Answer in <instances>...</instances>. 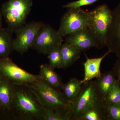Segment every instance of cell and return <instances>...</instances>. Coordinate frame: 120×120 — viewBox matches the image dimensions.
I'll use <instances>...</instances> for the list:
<instances>
[{"mask_svg": "<svg viewBox=\"0 0 120 120\" xmlns=\"http://www.w3.org/2000/svg\"><path fill=\"white\" fill-rule=\"evenodd\" d=\"M11 109L20 120H42L46 108L30 85L15 84Z\"/></svg>", "mask_w": 120, "mask_h": 120, "instance_id": "6da1fadb", "label": "cell"}, {"mask_svg": "<svg viewBox=\"0 0 120 120\" xmlns=\"http://www.w3.org/2000/svg\"><path fill=\"white\" fill-rule=\"evenodd\" d=\"M106 105L105 100L99 95L95 86V81L82 84L79 94L70 103L71 120L76 118L86 110L95 108H102Z\"/></svg>", "mask_w": 120, "mask_h": 120, "instance_id": "7a4b0ae2", "label": "cell"}, {"mask_svg": "<svg viewBox=\"0 0 120 120\" xmlns=\"http://www.w3.org/2000/svg\"><path fill=\"white\" fill-rule=\"evenodd\" d=\"M87 28L96 39L100 49L106 46L107 34L112 20V11L107 5L87 12Z\"/></svg>", "mask_w": 120, "mask_h": 120, "instance_id": "3957f363", "label": "cell"}, {"mask_svg": "<svg viewBox=\"0 0 120 120\" xmlns=\"http://www.w3.org/2000/svg\"><path fill=\"white\" fill-rule=\"evenodd\" d=\"M33 0H8L2 4L1 11L8 28L12 32L26 24Z\"/></svg>", "mask_w": 120, "mask_h": 120, "instance_id": "277c9868", "label": "cell"}, {"mask_svg": "<svg viewBox=\"0 0 120 120\" xmlns=\"http://www.w3.org/2000/svg\"><path fill=\"white\" fill-rule=\"evenodd\" d=\"M30 86L46 109L70 110L71 103L65 99L62 92L49 86L40 77L34 84Z\"/></svg>", "mask_w": 120, "mask_h": 120, "instance_id": "5b68a950", "label": "cell"}, {"mask_svg": "<svg viewBox=\"0 0 120 120\" xmlns=\"http://www.w3.org/2000/svg\"><path fill=\"white\" fill-rule=\"evenodd\" d=\"M0 75L14 84H34L40 78L19 68L8 57L0 58Z\"/></svg>", "mask_w": 120, "mask_h": 120, "instance_id": "8992f818", "label": "cell"}, {"mask_svg": "<svg viewBox=\"0 0 120 120\" xmlns=\"http://www.w3.org/2000/svg\"><path fill=\"white\" fill-rule=\"evenodd\" d=\"M62 38L58 30L44 24L39 30L31 48L39 53L47 55L53 50L61 47L63 41Z\"/></svg>", "mask_w": 120, "mask_h": 120, "instance_id": "52a82bcc", "label": "cell"}, {"mask_svg": "<svg viewBox=\"0 0 120 120\" xmlns=\"http://www.w3.org/2000/svg\"><path fill=\"white\" fill-rule=\"evenodd\" d=\"M87 27V12L80 8H70L61 17L58 30L64 37Z\"/></svg>", "mask_w": 120, "mask_h": 120, "instance_id": "ba28073f", "label": "cell"}, {"mask_svg": "<svg viewBox=\"0 0 120 120\" xmlns=\"http://www.w3.org/2000/svg\"><path fill=\"white\" fill-rule=\"evenodd\" d=\"M44 24L41 22H32L24 24L14 32L13 50L23 54L32 48L39 30Z\"/></svg>", "mask_w": 120, "mask_h": 120, "instance_id": "9c48e42d", "label": "cell"}, {"mask_svg": "<svg viewBox=\"0 0 120 120\" xmlns=\"http://www.w3.org/2000/svg\"><path fill=\"white\" fill-rule=\"evenodd\" d=\"M106 46L120 60V2L112 11V20L108 34Z\"/></svg>", "mask_w": 120, "mask_h": 120, "instance_id": "30bf717a", "label": "cell"}, {"mask_svg": "<svg viewBox=\"0 0 120 120\" xmlns=\"http://www.w3.org/2000/svg\"><path fill=\"white\" fill-rule=\"evenodd\" d=\"M66 42L73 45L81 52L93 47L100 49L96 39L87 27L69 35L66 38Z\"/></svg>", "mask_w": 120, "mask_h": 120, "instance_id": "8fae6325", "label": "cell"}, {"mask_svg": "<svg viewBox=\"0 0 120 120\" xmlns=\"http://www.w3.org/2000/svg\"><path fill=\"white\" fill-rule=\"evenodd\" d=\"M110 52L109 50H108L103 56L99 58H89L86 56V60L83 64L84 75L83 79L81 80L82 84L101 76L102 74L100 71V66L102 61Z\"/></svg>", "mask_w": 120, "mask_h": 120, "instance_id": "7c38bea8", "label": "cell"}, {"mask_svg": "<svg viewBox=\"0 0 120 120\" xmlns=\"http://www.w3.org/2000/svg\"><path fill=\"white\" fill-rule=\"evenodd\" d=\"M62 59V68L71 67L79 59L81 51L70 43L65 41L61 47Z\"/></svg>", "mask_w": 120, "mask_h": 120, "instance_id": "4fadbf2b", "label": "cell"}, {"mask_svg": "<svg viewBox=\"0 0 120 120\" xmlns=\"http://www.w3.org/2000/svg\"><path fill=\"white\" fill-rule=\"evenodd\" d=\"M15 90V84L2 78L0 81V103L4 109H11Z\"/></svg>", "mask_w": 120, "mask_h": 120, "instance_id": "5bb4252c", "label": "cell"}, {"mask_svg": "<svg viewBox=\"0 0 120 120\" xmlns=\"http://www.w3.org/2000/svg\"><path fill=\"white\" fill-rule=\"evenodd\" d=\"M116 77L113 71H110L102 74L101 76L95 80L98 93L104 100L106 95L116 82Z\"/></svg>", "mask_w": 120, "mask_h": 120, "instance_id": "9a60e30c", "label": "cell"}, {"mask_svg": "<svg viewBox=\"0 0 120 120\" xmlns=\"http://www.w3.org/2000/svg\"><path fill=\"white\" fill-rule=\"evenodd\" d=\"M39 75L41 79L50 86L55 89L62 88L63 84L60 76L49 64L41 65Z\"/></svg>", "mask_w": 120, "mask_h": 120, "instance_id": "2e32d148", "label": "cell"}, {"mask_svg": "<svg viewBox=\"0 0 120 120\" xmlns=\"http://www.w3.org/2000/svg\"><path fill=\"white\" fill-rule=\"evenodd\" d=\"M12 32L8 28L0 27V58L8 57L13 50Z\"/></svg>", "mask_w": 120, "mask_h": 120, "instance_id": "e0dca14e", "label": "cell"}, {"mask_svg": "<svg viewBox=\"0 0 120 120\" xmlns=\"http://www.w3.org/2000/svg\"><path fill=\"white\" fill-rule=\"evenodd\" d=\"M82 84L81 80L71 78L62 87V94L65 99L70 103L75 101L79 94Z\"/></svg>", "mask_w": 120, "mask_h": 120, "instance_id": "ac0fdd59", "label": "cell"}, {"mask_svg": "<svg viewBox=\"0 0 120 120\" xmlns=\"http://www.w3.org/2000/svg\"><path fill=\"white\" fill-rule=\"evenodd\" d=\"M106 106L92 108L83 112L76 120H106Z\"/></svg>", "mask_w": 120, "mask_h": 120, "instance_id": "d6986e66", "label": "cell"}, {"mask_svg": "<svg viewBox=\"0 0 120 120\" xmlns=\"http://www.w3.org/2000/svg\"><path fill=\"white\" fill-rule=\"evenodd\" d=\"M42 120H71L70 110H55L46 108Z\"/></svg>", "mask_w": 120, "mask_h": 120, "instance_id": "ffe728a7", "label": "cell"}, {"mask_svg": "<svg viewBox=\"0 0 120 120\" xmlns=\"http://www.w3.org/2000/svg\"><path fill=\"white\" fill-rule=\"evenodd\" d=\"M120 100V86L117 79L106 95L105 103L107 105H118Z\"/></svg>", "mask_w": 120, "mask_h": 120, "instance_id": "44dd1931", "label": "cell"}, {"mask_svg": "<svg viewBox=\"0 0 120 120\" xmlns=\"http://www.w3.org/2000/svg\"><path fill=\"white\" fill-rule=\"evenodd\" d=\"M61 47L51 51L48 54L49 64L54 69L62 68V59Z\"/></svg>", "mask_w": 120, "mask_h": 120, "instance_id": "7402d4cb", "label": "cell"}, {"mask_svg": "<svg viewBox=\"0 0 120 120\" xmlns=\"http://www.w3.org/2000/svg\"><path fill=\"white\" fill-rule=\"evenodd\" d=\"M106 120H120V105H106Z\"/></svg>", "mask_w": 120, "mask_h": 120, "instance_id": "603a6c76", "label": "cell"}, {"mask_svg": "<svg viewBox=\"0 0 120 120\" xmlns=\"http://www.w3.org/2000/svg\"><path fill=\"white\" fill-rule=\"evenodd\" d=\"M99 0H78L73 2H69L63 6V8H80L82 6L92 4Z\"/></svg>", "mask_w": 120, "mask_h": 120, "instance_id": "cb8c5ba5", "label": "cell"}, {"mask_svg": "<svg viewBox=\"0 0 120 120\" xmlns=\"http://www.w3.org/2000/svg\"><path fill=\"white\" fill-rule=\"evenodd\" d=\"M113 71L117 78V79L119 82L120 86V60H117L116 61L113 68Z\"/></svg>", "mask_w": 120, "mask_h": 120, "instance_id": "d4e9b609", "label": "cell"}, {"mask_svg": "<svg viewBox=\"0 0 120 120\" xmlns=\"http://www.w3.org/2000/svg\"><path fill=\"white\" fill-rule=\"evenodd\" d=\"M2 15L1 10H0V27L2 26Z\"/></svg>", "mask_w": 120, "mask_h": 120, "instance_id": "484cf974", "label": "cell"}, {"mask_svg": "<svg viewBox=\"0 0 120 120\" xmlns=\"http://www.w3.org/2000/svg\"><path fill=\"white\" fill-rule=\"evenodd\" d=\"M2 79V77H1V76L0 75V81Z\"/></svg>", "mask_w": 120, "mask_h": 120, "instance_id": "4316f807", "label": "cell"}, {"mask_svg": "<svg viewBox=\"0 0 120 120\" xmlns=\"http://www.w3.org/2000/svg\"><path fill=\"white\" fill-rule=\"evenodd\" d=\"M1 107H2V106H1V105L0 103V108H1Z\"/></svg>", "mask_w": 120, "mask_h": 120, "instance_id": "83f0119b", "label": "cell"}, {"mask_svg": "<svg viewBox=\"0 0 120 120\" xmlns=\"http://www.w3.org/2000/svg\"><path fill=\"white\" fill-rule=\"evenodd\" d=\"M118 105H120V102H119V104H118Z\"/></svg>", "mask_w": 120, "mask_h": 120, "instance_id": "f1b7e54d", "label": "cell"}]
</instances>
